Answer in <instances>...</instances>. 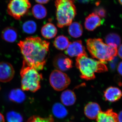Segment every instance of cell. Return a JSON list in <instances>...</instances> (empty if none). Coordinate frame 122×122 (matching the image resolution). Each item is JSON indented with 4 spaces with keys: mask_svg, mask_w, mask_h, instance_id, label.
Listing matches in <instances>:
<instances>
[{
    "mask_svg": "<svg viewBox=\"0 0 122 122\" xmlns=\"http://www.w3.org/2000/svg\"><path fill=\"white\" fill-rule=\"evenodd\" d=\"M50 42L38 37H29L18 45L24 61L37 70L44 69L49 55Z\"/></svg>",
    "mask_w": 122,
    "mask_h": 122,
    "instance_id": "6da1fadb",
    "label": "cell"
},
{
    "mask_svg": "<svg viewBox=\"0 0 122 122\" xmlns=\"http://www.w3.org/2000/svg\"><path fill=\"white\" fill-rule=\"evenodd\" d=\"M76 65L81 73V78L86 81L95 79V73H102L108 71L105 63L89 58L86 54L77 57Z\"/></svg>",
    "mask_w": 122,
    "mask_h": 122,
    "instance_id": "7a4b0ae2",
    "label": "cell"
},
{
    "mask_svg": "<svg viewBox=\"0 0 122 122\" xmlns=\"http://www.w3.org/2000/svg\"><path fill=\"white\" fill-rule=\"evenodd\" d=\"M86 44L92 56L105 64L113 60L117 55V49L109 46L100 38L88 39Z\"/></svg>",
    "mask_w": 122,
    "mask_h": 122,
    "instance_id": "3957f363",
    "label": "cell"
},
{
    "mask_svg": "<svg viewBox=\"0 0 122 122\" xmlns=\"http://www.w3.org/2000/svg\"><path fill=\"white\" fill-rule=\"evenodd\" d=\"M57 25L62 28L69 26L77 14L73 0H57L55 2Z\"/></svg>",
    "mask_w": 122,
    "mask_h": 122,
    "instance_id": "277c9868",
    "label": "cell"
},
{
    "mask_svg": "<svg viewBox=\"0 0 122 122\" xmlns=\"http://www.w3.org/2000/svg\"><path fill=\"white\" fill-rule=\"evenodd\" d=\"M20 73L22 90L35 92L41 88V82L43 79L42 75L24 61Z\"/></svg>",
    "mask_w": 122,
    "mask_h": 122,
    "instance_id": "5b68a950",
    "label": "cell"
},
{
    "mask_svg": "<svg viewBox=\"0 0 122 122\" xmlns=\"http://www.w3.org/2000/svg\"><path fill=\"white\" fill-rule=\"evenodd\" d=\"M31 6L29 0H10L7 12L15 20H20L28 13Z\"/></svg>",
    "mask_w": 122,
    "mask_h": 122,
    "instance_id": "8992f818",
    "label": "cell"
},
{
    "mask_svg": "<svg viewBox=\"0 0 122 122\" xmlns=\"http://www.w3.org/2000/svg\"><path fill=\"white\" fill-rule=\"evenodd\" d=\"M50 82L52 87L57 91L65 89L71 83L69 77L66 74L58 70H54L51 74Z\"/></svg>",
    "mask_w": 122,
    "mask_h": 122,
    "instance_id": "52a82bcc",
    "label": "cell"
},
{
    "mask_svg": "<svg viewBox=\"0 0 122 122\" xmlns=\"http://www.w3.org/2000/svg\"><path fill=\"white\" fill-rule=\"evenodd\" d=\"M53 64L57 70L65 71L72 68L73 62L65 55L61 53L57 55L55 57Z\"/></svg>",
    "mask_w": 122,
    "mask_h": 122,
    "instance_id": "ba28073f",
    "label": "cell"
},
{
    "mask_svg": "<svg viewBox=\"0 0 122 122\" xmlns=\"http://www.w3.org/2000/svg\"><path fill=\"white\" fill-rule=\"evenodd\" d=\"M15 71L10 63L0 62V81L7 82L13 78Z\"/></svg>",
    "mask_w": 122,
    "mask_h": 122,
    "instance_id": "9c48e42d",
    "label": "cell"
},
{
    "mask_svg": "<svg viewBox=\"0 0 122 122\" xmlns=\"http://www.w3.org/2000/svg\"><path fill=\"white\" fill-rule=\"evenodd\" d=\"M65 52L70 57H77L81 54H86L85 48L81 40L75 41L70 43Z\"/></svg>",
    "mask_w": 122,
    "mask_h": 122,
    "instance_id": "30bf717a",
    "label": "cell"
},
{
    "mask_svg": "<svg viewBox=\"0 0 122 122\" xmlns=\"http://www.w3.org/2000/svg\"><path fill=\"white\" fill-rule=\"evenodd\" d=\"M103 21L94 13L91 14L85 19V28L89 31H93L102 24Z\"/></svg>",
    "mask_w": 122,
    "mask_h": 122,
    "instance_id": "8fae6325",
    "label": "cell"
},
{
    "mask_svg": "<svg viewBox=\"0 0 122 122\" xmlns=\"http://www.w3.org/2000/svg\"><path fill=\"white\" fill-rule=\"evenodd\" d=\"M122 96V91L117 87L110 86L107 88L104 92V97L105 100L110 102H114L118 101Z\"/></svg>",
    "mask_w": 122,
    "mask_h": 122,
    "instance_id": "7c38bea8",
    "label": "cell"
},
{
    "mask_svg": "<svg viewBox=\"0 0 122 122\" xmlns=\"http://www.w3.org/2000/svg\"><path fill=\"white\" fill-rule=\"evenodd\" d=\"M97 122H119L118 114L112 109L106 111H101L96 118Z\"/></svg>",
    "mask_w": 122,
    "mask_h": 122,
    "instance_id": "4fadbf2b",
    "label": "cell"
},
{
    "mask_svg": "<svg viewBox=\"0 0 122 122\" xmlns=\"http://www.w3.org/2000/svg\"><path fill=\"white\" fill-rule=\"evenodd\" d=\"M102 111L100 106L97 103L90 102L86 105L84 113L87 117L92 120L96 119L99 113Z\"/></svg>",
    "mask_w": 122,
    "mask_h": 122,
    "instance_id": "5bb4252c",
    "label": "cell"
},
{
    "mask_svg": "<svg viewBox=\"0 0 122 122\" xmlns=\"http://www.w3.org/2000/svg\"><path fill=\"white\" fill-rule=\"evenodd\" d=\"M41 32L43 37L46 39H51L56 35L57 30L53 24L48 23L42 26Z\"/></svg>",
    "mask_w": 122,
    "mask_h": 122,
    "instance_id": "9a60e30c",
    "label": "cell"
},
{
    "mask_svg": "<svg viewBox=\"0 0 122 122\" xmlns=\"http://www.w3.org/2000/svg\"><path fill=\"white\" fill-rule=\"evenodd\" d=\"M61 99L63 105L66 106H70L75 103L76 100V95L72 91L66 90L61 94Z\"/></svg>",
    "mask_w": 122,
    "mask_h": 122,
    "instance_id": "2e32d148",
    "label": "cell"
},
{
    "mask_svg": "<svg viewBox=\"0 0 122 122\" xmlns=\"http://www.w3.org/2000/svg\"><path fill=\"white\" fill-rule=\"evenodd\" d=\"M1 35L3 40L8 42H13L17 39V32L14 27H7L2 30Z\"/></svg>",
    "mask_w": 122,
    "mask_h": 122,
    "instance_id": "e0dca14e",
    "label": "cell"
},
{
    "mask_svg": "<svg viewBox=\"0 0 122 122\" xmlns=\"http://www.w3.org/2000/svg\"><path fill=\"white\" fill-rule=\"evenodd\" d=\"M121 37L118 34L116 33H109L106 36L105 42L107 45L109 46L117 49L121 43Z\"/></svg>",
    "mask_w": 122,
    "mask_h": 122,
    "instance_id": "ac0fdd59",
    "label": "cell"
},
{
    "mask_svg": "<svg viewBox=\"0 0 122 122\" xmlns=\"http://www.w3.org/2000/svg\"><path fill=\"white\" fill-rule=\"evenodd\" d=\"M10 100L17 103H21L26 98L25 94L22 90L20 89H15L12 90L9 94Z\"/></svg>",
    "mask_w": 122,
    "mask_h": 122,
    "instance_id": "d6986e66",
    "label": "cell"
},
{
    "mask_svg": "<svg viewBox=\"0 0 122 122\" xmlns=\"http://www.w3.org/2000/svg\"><path fill=\"white\" fill-rule=\"evenodd\" d=\"M69 34L72 37L77 38L80 37L83 33L82 26L78 22H75L69 25L68 30Z\"/></svg>",
    "mask_w": 122,
    "mask_h": 122,
    "instance_id": "ffe728a7",
    "label": "cell"
},
{
    "mask_svg": "<svg viewBox=\"0 0 122 122\" xmlns=\"http://www.w3.org/2000/svg\"><path fill=\"white\" fill-rule=\"evenodd\" d=\"M52 112L56 117L63 118L68 115V111L62 104L59 103H55L52 108Z\"/></svg>",
    "mask_w": 122,
    "mask_h": 122,
    "instance_id": "44dd1931",
    "label": "cell"
},
{
    "mask_svg": "<svg viewBox=\"0 0 122 122\" xmlns=\"http://www.w3.org/2000/svg\"><path fill=\"white\" fill-rule=\"evenodd\" d=\"M70 43L68 37L64 35H61L55 38L53 42V45L58 50H63L67 49Z\"/></svg>",
    "mask_w": 122,
    "mask_h": 122,
    "instance_id": "7402d4cb",
    "label": "cell"
},
{
    "mask_svg": "<svg viewBox=\"0 0 122 122\" xmlns=\"http://www.w3.org/2000/svg\"><path fill=\"white\" fill-rule=\"evenodd\" d=\"M32 12L34 16L39 20L45 18L47 14L46 9L41 4L35 5L32 9Z\"/></svg>",
    "mask_w": 122,
    "mask_h": 122,
    "instance_id": "603a6c76",
    "label": "cell"
},
{
    "mask_svg": "<svg viewBox=\"0 0 122 122\" xmlns=\"http://www.w3.org/2000/svg\"><path fill=\"white\" fill-rule=\"evenodd\" d=\"M22 29L25 33L32 34L35 33L36 30V24L34 21H27L23 24Z\"/></svg>",
    "mask_w": 122,
    "mask_h": 122,
    "instance_id": "cb8c5ba5",
    "label": "cell"
},
{
    "mask_svg": "<svg viewBox=\"0 0 122 122\" xmlns=\"http://www.w3.org/2000/svg\"><path fill=\"white\" fill-rule=\"evenodd\" d=\"M6 118L7 122H23L22 116L16 112H9L7 114Z\"/></svg>",
    "mask_w": 122,
    "mask_h": 122,
    "instance_id": "d4e9b609",
    "label": "cell"
},
{
    "mask_svg": "<svg viewBox=\"0 0 122 122\" xmlns=\"http://www.w3.org/2000/svg\"><path fill=\"white\" fill-rule=\"evenodd\" d=\"M54 121L52 116L45 118L41 117L38 116H33L30 117L26 122H54Z\"/></svg>",
    "mask_w": 122,
    "mask_h": 122,
    "instance_id": "484cf974",
    "label": "cell"
},
{
    "mask_svg": "<svg viewBox=\"0 0 122 122\" xmlns=\"http://www.w3.org/2000/svg\"><path fill=\"white\" fill-rule=\"evenodd\" d=\"M94 13L102 18H103L106 16V10L102 7H98L96 8L94 10Z\"/></svg>",
    "mask_w": 122,
    "mask_h": 122,
    "instance_id": "4316f807",
    "label": "cell"
},
{
    "mask_svg": "<svg viewBox=\"0 0 122 122\" xmlns=\"http://www.w3.org/2000/svg\"><path fill=\"white\" fill-rule=\"evenodd\" d=\"M110 61H111V62L110 63L111 68L112 69L114 70L115 69L116 66V62H117V60L116 59L115 57L113 60Z\"/></svg>",
    "mask_w": 122,
    "mask_h": 122,
    "instance_id": "83f0119b",
    "label": "cell"
},
{
    "mask_svg": "<svg viewBox=\"0 0 122 122\" xmlns=\"http://www.w3.org/2000/svg\"><path fill=\"white\" fill-rule=\"evenodd\" d=\"M117 70L119 74L122 76V61L119 63Z\"/></svg>",
    "mask_w": 122,
    "mask_h": 122,
    "instance_id": "f1b7e54d",
    "label": "cell"
},
{
    "mask_svg": "<svg viewBox=\"0 0 122 122\" xmlns=\"http://www.w3.org/2000/svg\"><path fill=\"white\" fill-rule=\"evenodd\" d=\"M117 54L120 58L122 59V44L120 45L117 50Z\"/></svg>",
    "mask_w": 122,
    "mask_h": 122,
    "instance_id": "f546056e",
    "label": "cell"
},
{
    "mask_svg": "<svg viewBox=\"0 0 122 122\" xmlns=\"http://www.w3.org/2000/svg\"><path fill=\"white\" fill-rule=\"evenodd\" d=\"M78 2L81 4H86L90 3L93 0H76Z\"/></svg>",
    "mask_w": 122,
    "mask_h": 122,
    "instance_id": "4dcf8cb0",
    "label": "cell"
},
{
    "mask_svg": "<svg viewBox=\"0 0 122 122\" xmlns=\"http://www.w3.org/2000/svg\"><path fill=\"white\" fill-rule=\"evenodd\" d=\"M50 0H35V1L40 4H46L48 3Z\"/></svg>",
    "mask_w": 122,
    "mask_h": 122,
    "instance_id": "1f68e13d",
    "label": "cell"
},
{
    "mask_svg": "<svg viewBox=\"0 0 122 122\" xmlns=\"http://www.w3.org/2000/svg\"><path fill=\"white\" fill-rule=\"evenodd\" d=\"M118 119L119 122H122V111H120L119 114H118Z\"/></svg>",
    "mask_w": 122,
    "mask_h": 122,
    "instance_id": "d6a6232c",
    "label": "cell"
},
{
    "mask_svg": "<svg viewBox=\"0 0 122 122\" xmlns=\"http://www.w3.org/2000/svg\"><path fill=\"white\" fill-rule=\"evenodd\" d=\"M0 122H5V119L4 116L0 113Z\"/></svg>",
    "mask_w": 122,
    "mask_h": 122,
    "instance_id": "836d02e7",
    "label": "cell"
},
{
    "mask_svg": "<svg viewBox=\"0 0 122 122\" xmlns=\"http://www.w3.org/2000/svg\"><path fill=\"white\" fill-rule=\"evenodd\" d=\"M118 1L120 4L122 5V0H118Z\"/></svg>",
    "mask_w": 122,
    "mask_h": 122,
    "instance_id": "e575fe53",
    "label": "cell"
},
{
    "mask_svg": "<svg viewBox=\"0 0 122 122\" xmlns=\"http://www.w3.org/2000/svg\"><path fill=\"white\" fill-rule=\"evenodd\" d=\"M1 89V88H0V90Z\"/></svg>",
    "mask_w": 122,
    "mask_h": 122,
    "instance_id": "d590c367",
    "label": "cell"
},
{
    "mask_svg": "<svg viewBox=\"0 0 122 122\" xmlns=\"http://www.w3.org/2000/svg\"></svg>",
    "mask_w": 122,
    "mask_h": 122,
    "instance_id": "8d00e7d4",
    "label": "cell"
}]
</instances>
